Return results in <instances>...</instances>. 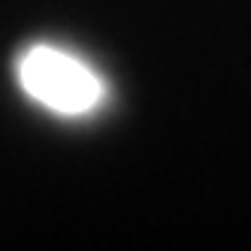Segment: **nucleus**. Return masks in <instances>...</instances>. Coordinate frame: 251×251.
I'll list each match as a JSON object with an SVG mask.
<instances>
[{
    "label": "nucleus",
    "mask_w": 251,
    "mask_h": 251,
    "mask_svg": "<svg viewBox=\"0 0 251 251\" xmlns=\"http://www.w3.org/2000/svg\"><path fill=\"white\" fill-rule=\"evenodd\" d=\"M19 76L33 100L64 115L91 112L103 100V82L79 58L51 46L30 49L19 64Z\"/></svg>",
    "instance_id": "1"
}]
</instances>
